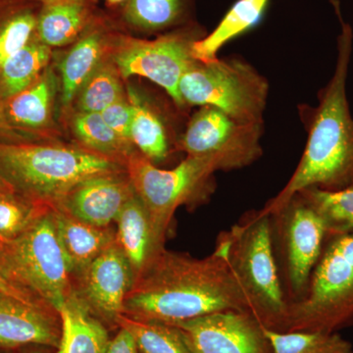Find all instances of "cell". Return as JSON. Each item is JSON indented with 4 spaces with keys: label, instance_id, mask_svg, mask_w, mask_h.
I'll list each match as a JSON object with an SVG mask.
<instances>
[{
    "label": "cell",
    "instance_id": "d590c367",
    "mask_svg": "<svg viewBox=\"0 0 353 353\" xmlns=\"http://www.w3.org/2000/svg\"><path fill=\"white\" fill-rule=\"evenodd\" d=\"M14 192H16L15 190L13 189L12 185L7 182L3 176L0 175V194H14Z\"/></svg>",
    "mask_w": 353,
    "mask_h": 353
},
{
    "label": "cell",
    "instance_id": "f35d334b",
    "mask_svg": "<svg viewBox=\"0 0 353 353\" xmlns=\"http://www.w3.org/2000/svg\"><path fill=\"white\" fill-rule=\"evenodd\" d=\"M6 115L4 114L3 109L0 106V131H1V130L6 129Z\"/></svg>",
    "mask_w": 353,
    "mask_h": 353
},
{
    "label": "cell",
    "instance_id": "52a82bcc",
    "mask_svg": "<svg viewBox=\"0 0 353 353\" xmlns=\"http://www.w3.org/2000/svg\"><path fill=\"white\" fill-rule=\"evenodd\" d=\"M0 270L8 280L59 311L73 294V278L58 238L53 208L0 250Z\"/></svg>",
    "mask_w": 353,
    "mask_h": 353
},
{
    "label": "cell",
    "instance_id": "f1b7e54d",
    "mask_svg": "<svg viewBox=\"0 0 353 353\" xmlns=\"http://www.w3.org/2000/svg\"><path fill=\"white\" fill-rule=\"evenodd\" d=\"M126 97L122 77L111 60H102L79 92L78 112L101 113L114 102Z\"/></svg>",
    "mask_w": 353,
    "mask_h": 353
},
{
    "label": "cell",
    "instance_id": "ab89813d",
    "mask_svg": "<svg viewBox=\"0 0 353 353\" xmlns=\"http://www.w3.org/2000/svg\"><path fill=\"white\" fill-rule=\"evenodd\" d=\"M106 1H108V3L113 4V6H115V4L122 3V2H124L125 0H106Z\"/></svg>",
    "mask_w": 353,
    "mask_h": 353
},
{
    "label": "cell",
    "instance_id": "d6a6232c",
    "mask_svg": "<svg viewBox=\"0 0 353 353\" xmlns=\"http://www.w3.org/2000/svg\"><path fill=\"white\" fill-rule=\"evenodd\" d=\"M102 118L118 136L125 141H131V126L134 118V108L129 99L114 102L101 112Z\"/></svg>",
    "mask_w": 353,
    "mask_h": 353
},
{
    "label": "cell",
    "instance_id": "7402d4cb",
    "mask_svg": "<svg viewBox=\"0 0 353 353\" xmlns=\"http://www.w3.org/2000/svg\"><path fill=\"white\" fill-rule=\"evenodd\" d=\"M54 78L44 71L31 87L8 99L6 115L21 127L46 130L52 121Z\"/></svg>",
    "mask_w": 353,
    "mask_h": 353
},
{
    "label": "cell",
    "instance_id": "74e56055",
    "mask_svg": "<svg viewBox=\"0 0 353 353\" xmlns=\"http://www.w3.org/2000/svg\"><path fill=\"white\" fill-rule=\"evenodd\" d=\"M41 2L43 6H48V4L63 3V2H83V3H92L94 0H38Z\"/></svg>",
    "mask_w": 353,
    "mask_h": 353
},
{
    "label": "cell",
    "instance_id": "4dcf8cb0",
    "mask_svg": "<svg viewBox=\"0 0 353 353\" xmlns=\"http://www.w3.org/2000/svg\"><path fill=\"white\" fill-rule=\"evenodd\" d=\"M50 208L17 192L0 194V239L7 243L17 238Z\"/></svg>",
    "mask_w": 353,
    "mask_h": 353
},
{
    "label": "cell",
    "instance_id": "6da1fadb",
    "mask_svg": "<svg viewBox=\"0 0 353 353\" xmlns=\"http://www.w3.org/2000/svg\"><path fill=\"white\" fill-rule=\"evenodd\" d=\"M250 306L226 260L217 252L204 259L162 248L136 278L124 314L145 321L176 323Z\"/></svg>",
    "mask_w": 353,
    "mask_h": 353
},
{
    "label": "cell",
    "instance_id": "8fae6325",
    "mask_svg": "<svg viewBox=\"0 0 353 353\" xmlns=\"http://www.w3.org/2000/svg\"><path fill=\"white\" fill-rule=\"evenodd\" d=\"M199 39L183 32L154 41L123 38L114 50L112 60L122 79L145 77L166 90L176 105L183 108L179 85L183 74L196 62L192 48Z\"/></svg>",
    "mask_w": 353,
    "mask_h": 353
},
{
    "label": "cell",
    "instance_id": "7a4b0ae2",
    "mask_svg": "<svg viewBox=\"0 0 353 353\" xmlns=\"http://www.w3.org/2000/svg\"><path fill=\"white\" fill-rule=\"evenodd\" d=\"M333 4L341 25L334 75L319 92L317 108H309L308 139L301 161L284 189L260 209L264 214L275 212L307 188L341 190L353 187V117L347 95L353 31L341 17L338 0Z\"/></svg>",
    "mask_w": 353,
    "mask_h": 353
},
{
    "label": "cell",
    "instance_id": "2e32d148",
    "mask_svg": "<svg viewBox=\"0 0 353 353\" xmlns=\"http://www.w3.org/2000/svg\"><path fill=\"white\" fill-rule=\"evenodd\" d=\"M53 216L73 279L116 241V230L111 226L101 228L88 224L57 208H53Z\"/></svg>",
    "mask_w": 353,
    "mask_h": 353
},
{
    "label": "cell",
    "instance_id": "5b68a950",
    "mask_svg": "<svg viewBox=\"0 0 353 353\" xmlns=\"http://www.w3.org/2000/svg\"><path fill=\"white\" fill-rule=\"evenodd\" d=\"M353 327V232L327 239L301 301L290 303L282 332L339 333Z\"/></svg>",
    "mask_w": 353,
    "mask_h": 353
},
{
    "label": "cell",
    "instance_id": "836d02e7",
    "mask_svg": "<svg viewBox=\"0 0 353 353\" xmlns=\"http://www.w3.org/2000/svg\"><path fill=\"white\" fill-rule=\"evenodd\" d=\"M105 353H139L136 341L124 328H118V333L110 339Z\"/></svg>",
    "mask_w": 353,
    "mask_h": 353
},
{
    "label": "cell",
    "instance_id": "e0dca14e",
    "mask_svg": "<svg viewBox=\"0 0 353 353\" xmlns=\"http://www.w3.org/2000/svg\"><path fill=\"white\" fill-rule=\"evenodd\" d=\"M115 223L116 241L129 260L136 278L165 245L155 238L150 215L137 194L125 204Z\"/></svg>",
    "mask_w": 353,
    "mask_h": 353
},
{
    "label": "cell",
    "instance_id": "484cf974",
    "mask_svg": "<svg viewBox=\"0 0 353 353\" xmlns=\"http://www.w3.org/2000/svg\"><path fill=\"white\" fill-rule=\"evenodd\" d=\"M321 218L327 239L353 232V187L341 190L307 188L297 192Z\"/></svg>",
    "mask_w": 353,
    "mask_h": 353
},
{
    "label": "cell",
    "instance_id": "f546056e",
    "mask_svg": "<svg viewBox=\"0 0 353 353\" xmlns=\"http://www.w3.org/2000/svg\"><path fill=\"white\" fill-rule=\"evenodd\" d=\"M183 9V0H127L123 15L132 27L154 32L178 22Z\"/></svg>",
    "mask_w": 353,
    "mask_h": 353
},
{
    "label": "cell",
    "instance_id": "3957f363",
    "mask_svg": "<svg viewBox=\"0 0 353 353\" xmlns=\"http://www.w3.org/2000/svg\"><path fill=\"white\" fill-rule=\"evenodd\" d=\"M126 169L81 145L0 143V175L20 196L50 208L85 179Z\"/></svg>",
    "mask_w": 353,
    "mask_h": 353
},
{
    "label": "cell",
    "instance_id": "277c9868",
    "mask_svg": "<svg viewBox=\"0 0 353 353\" xmlns=\"http://www.w3.org/2000/svg\"><path fill=\"white\" fill-rule=\"evenodd\" d=\"M215 252L233 272L250 313L265 328L282 332L289 303L285 299L272 245L270 215L250 211L218 236Z\"/></svg>",
    "mask_w": 353,
    "mask_h": 353
},
{
    "label": "cell",
    "instance_id": "ba28073f",
    "mask_svg": "<svg viewBox=\"0 0 353 353\" xmlns=\"http://www.w3.org/2000/svg\"><path fill=\"white\" fill-rule=\"evenodd\" d=\"M183 105L211 106L243 123H263L269 95L267 79L243 60L196 62L179 85Z\"/></svg>",
    "mask_w": 353,
    "mask_h": 353
},
{
    "label": "cell",
    "instance_id": "e575fe53",
    "mask_svg": "<svg viewBox=\"0 0 353 353\" xmlns=\"http://www.w3.org/2000/svg\"><path fill=\"white\" fill-rule=\"evenodd\" d=\"M0 294L15 297V299H20V301H26V303H46L43 301H39L36 297L31 296L29 292L13 284L10 280H8L4 276L1 270H0Z\"/></svg>",
    "mask_w": 353,
    "mask_h": 353
},
{
    "label": "cell",
    "instance_id": "8d00e7d4",
    "mask_svg": "<svg viewBox=\"0 0 353 353\" xmlns=\"http://www.w3.org/2000/svg\"><path fill=\"white\" fill-rule=\"evenodd\" d=\"M48 348L50 347L34 345V347L21 348V353H51L50 350H48Z\"/></svg>",
    "mask_w": 353,
    "mask_h": 353
},
{
    "label": "cell",
    "instance_id": "1f68e13d",
    "mask_svg": "<svg viewBox=\"0 0 353 353\" xmlns=\"http://www.w3.org/2000/svg\"><path fill=\"white\" fill-rule=\"evenodd\" d=\"M38 16L25 10L15 14L0 28V67L31 41Z\"/></svg>",
    "mask_w": 353,
    "mask_h": 353
},
{
    "label": "cell",
    "instance_id": "30bf717a",
    "mask_svg": "<svg viewBox=\"0 0 353 353\" xmlns=\"http://www.w3.org/2000/svg\"><path fill=\"white\" fill-rule=\"evenodd\" d=\"M263 123H243L219 109L201 106L190 118L178 143L187 157H213L220 171L245 168L262 155Z\"/></svg>",
    "mask_w": 353,
    "mask_h": 353
},
{
    "label": "cell",
    "instance_id": "5bb4252c",
    "mask_svg": "<svg viewBox=\"0 0 353 353\" xmlns=\"http://www.w3.org/2000/svg\"><path fill=\"white\" fill-rule=\"evenodd\" d=\"M136 194L126 170L85 179L67 192L55 208L97 227H110Z\"/></svg>",
    "mask_w": 353,
    "mask_h": 353
},
{
    "label": "cell",
    "instance_id": "4fadbf2b",
    "mask_svg": "<svg viewBox=\"0 0 353 353\" xmlns=\"http://www.w3.org/2000/svg\"><path fill=\"white\" fill-rule=\"evenodd\" d=\"M134 281L131 264L115 241L73 279V292L106 326L118 328Z\"/></svg>",
    "mask_w": 353,
    "mask_h": 353
},
{
    "label": "cell",
    "instance_id": "9c48e42d",
    "mask_svg": "<svg viewBox=\"0 0 353 353\" xmlns=\"http://www.w3.org/2000/svg\"><path fill=\"white\" fill-rule=\"evenodd\" d=\"M270 215L272 245L289 305L301 301L327 241L321 218L299 194Z\"/></svg>",
    "mask_w": 353,
    "mask_h": 353
},
{
    "label": "cell",
    "instance_id": "7c38bea8",
    "mask_svg": "<svg viewBox=\"0 0 353 353\" xmlns=\"http://www.w3.org/2000/svg\"><path fill=\"white\" fill-rule=\"evenodd\" d=\"M192 353H271L264 326L248 311H223L176 323Z\"/></svg>",
    "mask_w": 353,
    "mask_h": 353
},
{
    "label": "cell",
    "instance_id": "b9f144b4",
    "mask_svg": "<svg viewBox=\"0 0 353 353\" xmlns=\"http://www.w3.org/2000/svg\"><path fill=\"white\" fill-rule=\"evenodd\" d=\"M11 350H1V348H0V353H10Z\"/></svg>",
    "mask_w": 353,
    "mask_h": 353
},
{
    "label": "cell",
    "instance_id": "d4e9b609",
    "mask_svg": "<svg viewBox=\"0 0 353 353\" xmlns=\"http://www.w3.org/2000/svg\"><path fill=\"white\" fill-rule=\"evenodd\" d=\"M72 129L83 148L121 163L127 164L136 152L132 143L121 138L106 124L101 113L77 112L72 120Z\"/></svg>",
    "mask_w": 353,
    "mask_h": 353
},
{
    "label": "cell",
    "instance_id": "60d3db41",
    "mask_svg": "<svg viewBox=\"0 0 353 353\" xmlns=\"http://www.w3.org/2000/svg\"><path fill=\"white\" fill-rule=\"evenodd\" d=\"M4 245H6V243H4V241H2L1 239H0V250H1L2 248H3Z\"/></svg>",
    "mask_w": 353,
    "mask_h": 353
},
{
    "label": "cell",
    "instance_id": "4316f807",
    "mask_svg": "<svg viewBox=\"0 0 353 353\" xmlns=\"http://www.w3.org/2000/svg\"><path fill=\"white\" fill-rule=\"evenodd\" d=\"M117 326L132 334L139 353H192L181 330L170 323L145 321L123 314Z\"/></svg>",
    "mask_w": 353,
    "mask_h": 353
},
{
    "label": "cell",
    "instance_id": "9a60e30c",
    "mask_svg": "<svg viewBox=\"0 0 353 353\" xmlns=\"http://www.w3.org/2000/svg\"><path fill=\"white\" fill-rule=\"evenodd\" d=\"M59 312L46 303H31L0 294V348H57L61 340Z\"/></svg>",
    "mask_w": 353,
    "mask_h": 353
},
{
    "label": "cell",
    "instance_id": "83f0119b",
    "mask_svg": "<svg viewBox=\"0 0 353 353\" xmlns=\"http://www.w3.org/2000/svg\"><path fill=\"white\" fill-rule=\"evenodd\" d=\"M271 353H353L350 341L339 333L277 332L264 327Z\"/></svg>",
    "mask_w": 353,
    "mask_h": 353
},
{
    "label": "cell",
    "instance_id": "603a6c76",
    "mask_svg": "<svg viewBox=\"0 0 353 353\" xmlns=\"http://www.w3.org/2000/svg\"><path fill=\"white\" fill-rule=\"evenodd\" d=\"M129 99L134 108L131 141L152 163L164 161L170 153L168 132L161 116L132 90Z\"/></svg>",
    "mask_w": 353,
    "mask_h": 353
},
{
    "label": "cell",
    "instance_id": "cb8c5ba5",
    "mask_svg": "<svg viewBox=\"0 0 353 353\" xmlns=\"http://www.w3.org/2000/svg\"><path fill=\"white\" fill-rule=\"evenodd\" d=\"M51 57V48L39 41H30L0 67V92L10 99L32 83L43 73Z\"/></svg>",
    "mask_w": 353,
    "mask_h": 353
},
{
    "label": "cell",
    "instance_id": "ac0fdd59",
    "mask_svg": "<svg viewBox=\"0 0 353 353\" xmlns=\"http://www.w3.org/2000/svg\"><path fill=\"white\" fill-rule=\"evenodd\" d=\"M58 312L62 333L57 353H105L108 327L74 292Z\"/></svg>",
    "mask_w": 353,
    "mask_h": 353
},
{
    "label": "cell",
    "instance_id": "8992f818",
    "mask_svg": "<svg viewBox=\"0 0 353 353\" xmlns=\"http://www.w3.org/2000/svg\"><path fill=\"white\" fill-rule=\"evenodd\" d=\"M126 166L161 245H165L176 209L203 203L212 194L214 174L220 171L217 160L206 157H187L175 168H158L138 150L129 157Z\"/></svg>",
    "mask_w": 353,
    "mask_h": 353
},
{
    "label": "cell",
    "instance_id": "ffe728a7",
    "mask_svg": "<svg viewBox=\"0 0 353 353\" xmlns=\"http://www.w3.org/2000/svg\"><path fill=\"white\" fill-rule=\"evenodd\" d=\"M105 38L99 30L88 32L65 55L60 66L62 79V103H73L81 88L103 60Z\"/></svg>",
    "mask_w": 353,
    "mask_h": 353
},
{
    "label": "cell",
    "instance_id": "44dd1931",
    "mask_svg": "<svg viewBox=\"0 0 353 353\" xmlns=\"http://www.w3.org/2000/svg\"><path fill=\"white\" fill-rule=\"evenodd\" d=\"M90 6L83 2L43 6L37 24L39 41L50 48L73 43L90 23Z\"/></svg>",
    "mask_w": 353,
    "mask_h": 353
},
{
    "label": "cell",
    "instance_id": "d6986e66",
    "mask_svg": "<svg viewBox=\"0 0 353 353\" xmlns=\"http://www.w3.org/2000/svg\"><path fill=\"white\" fill-rule=\"evenodd\" d=\"M269 0H238L230 8L214 31L192 43V54L201 63L218 59V51L232 39L259 24L268 7Z\"/></svg>",
    "mask_w": 353,
    "mask_h": 353
}]
</instances>
